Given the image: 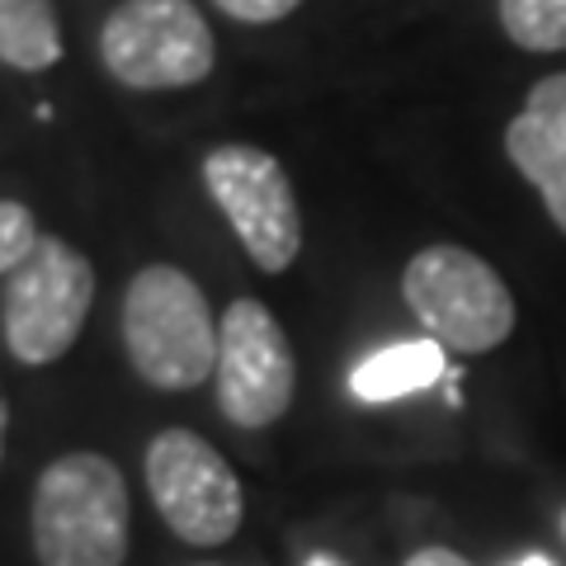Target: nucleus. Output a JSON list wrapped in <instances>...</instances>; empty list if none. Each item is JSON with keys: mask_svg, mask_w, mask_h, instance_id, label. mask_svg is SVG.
I'll return each mask as SVG.
<instances>
[{"mask_svg": "<svg viewBox=\"0 0 566 566\" xmlns=\"http://www.w3.org/2000/svg\"><path fill=\"white\" fill-rule=\"evenodd\" d=\"M33 553L43 566L128 562V482L95 449L62 453L33 486Z\"/></svg>", "mask_w": 566, "mask_h": 566, "instance_id": "1", "label": "nucleus"}, {"mask_svg": "<svg viewBox=\"0 0 566 566\" xmlns=\"http://www.w3.org/2000/svg\"><path fill=\"white\" fill-rule=\"evenodd\" d=\"M123 349L156 392H189L218 374V326L208 297L175 264H147L123 293Z\"/></svg>", "mask_w": 566, "mask_h": 566, "instance_id": "2", "label": "nucleus"}, {"mask_svg": "<svg viewBox=\"0 0 566 566\" xmlns=\"http://www.w3.org/2000/svg\"><path fill=\"white\" fill-rule=\"evenodd\" d=\"M401 297L430 340L453 354H486L515 335V293L463 245H424L401 274Z\"/></svg>", "mask_w": 566, "mask_h": 566, "instance_id": "3", "label": "nucleus"}, {"mask_svg": "<svg viewBox=\"0 0 566 566\" xmlns=\"http://www.w3.org/2000/svg\"><path fill=\"white\" fill-rule=\"evenodd\" d=\"M95 303V270L62 237H39V245L6 274L0 326L20 364L43 368L81 340V326Z\"/></svg>", "mask_w": 566, "mask_h": 566, "instance_id": "4", "label": "nucleus"}, {"mask_svg": "<svg viewBox=\"0 0 566 566\" xmlns=\"http://www.w3.org/2000/svg\"><path fill=\"white\" fill-rule=\"evenodd\" d=\"M99 57L128 91H185L212 71L218 43L193 0H123L99 29Z\"/></svg>", "mask_w": 566, "mask_h": 566, "instance_id": "5", "label": "nucleus"}, {"mask_svg": "<svg viewBox=\"0 0 566 566\" xmlns=\"http://www.w3.org/2000/svg\"><path fill=\"white\" fill-rule=\"evenodd\" d=\"M147 491L156 515L189 547H222L245 515L232 463L193 430H161L147 444Z\"/></svg>", "mask_w": 566, "mask_h": 566, "instance_id": "6", "label": "nucleus"}, {"mask_svg": "<svg viewBox=\"0 0 566 566\" xmlns=\"http://www.w3.org/2000/svg\"><path fill=\"white\" fill-rule=\"evenodd\" d=\"M203 185L222 218L232 222L237 241L245 245L264 274H283L303 251V212H297L293 180L270 151L227 142L212 147L203 161Z\"/></svg>", "mask_w": 566, "mask_h": 566, "instance_id": "7", "label": "nucleus"}, {"mask_svg": "<svg viewBox=\"0 0 566 566\" xmlns=\"http://www.w3.org/2000/svg\"><path fill=\"white\" fill-rule=\"evenodd\" d=\"M218 406L241 430H264L293 406L297 364L279 316L260 297H237L218 322Z\"/></svg>", "mask_w": 566, "mask_h": 566, "instance_id": "8", "label": "nucleus"}, {"mask_svg": "<svg viewBox=\"0 0 566 566\" xmlns=\"http://www.w3.org/2000/svg\"><path fill=\"white\" fill-rule=\"evenodd\" d=\"M505 156L538 189L547 218L566 232V71L543 76L505 123Z\"/></svg>", "mask_w": 566, "mask_h": 566, "instance_id": "9", "label": "nucleus"}, {"mask_svg": "<svg viewBox=\"0 0 566 566\" xmlns=\"http://www.w3.org/2000/svg\"><path fill=\"white\" fill-rule=\"evenodd\" d=\"M444 378H449V349L424 335V340L382 345L378 354H368L364 364H354L349 392L368 406H382V401H401L411 392H424V387H434Z\"/></svg>", "mask_w": 566, "mask_h": 566, "instance_id": "10", "label": "nucleus"}, {"mask_svg": "<svg viewBox=\"0 0 566 566\" xmlns=\"http://www.w3.org/2000/svg\"><path fill=\"white\" fill-rule=\"evenodd\" d=\"M0 62L14 71H48L62 62V29L52 0H0Z\"/></svg>", "mask_w": 566, "mask_h": 566, "instance_id": "11", "label": "nucleus"}, {"mask_svg": "<svg viewBox=\"0 0 566 566\" xmlns=\"http://www.w3.org/2000/svg\"><path fill=\"white\" fill-rule=\"evenodd\" d=\"M501 29L524 52H566V0H501Z\"/></svg>", "mask_w": 566, "mask_h": 566, "instance_id": "12", "label": "nucleus"}, {"mask_svg": "<svg viewBox=\"0 0 566 566\" xmlns=\"http://www.w3.org/2000/svg\"><path fill=\"white\" fill-rule=\"evenodd\" d=\"M39 222H33V212L14 199H0V274H10L14 264H20L33 245H39Z\"/></svg>", "mask_w": 566, "mask_h": 566, "instance_id": "13", "label": "nucleus"}, {"mask_svg": "<svg viewBox=\"0 0 566 566\" xmlns=\"http://www.w3.org/2000/svg\"><path fill=\"white\" fill-rule=\"evenodd\" d=\"M222 14H232L241 24H274L283 14H293L303 0H212Z\"/></svg>", "mask_w": 566, "mask_h": 566, "instance_id": "14", "label": "nucleus"}, {"mask_svg": "<svg viewBox=\"0 0 566 566\" xmlns=\"http://www.w3.org/2000/svg\"><path fill=\"white\" fill-rule=\"evenodd\" d=\"M406 566H472V562L453 553V547H420V553L406 557Z\"/></svg>", "mask_w": 566, "mask_h": 566, "instance_id": "15", "label": "nucleus"}, {"mask_svg": "<svg viewBox=\"0 0 566 566\" xmlns=\"http://www.w3.org/2000/svg\"><path fill=\"white\" fill-rule=\"evenodd\" d=\"M6 430H10V406L0 397V458H6Z\"/></svg>", "mask_w": 566, "mask_h": 566, "instance_id": "16", "label": "nucleus"}, {"mask_svg": "<svg viewBox=\"0 0 566 566\" xmlns=\"http://www.w3.org/2000/svg\"><path fill=\"white\" fill-rule=\"evenodd\" d=\"M515 566H557V562H553V557H543V553H528V557L515 562Z\"/></svg>", "mask_w": 566, "mask_h": 566, "instance_id": "17", "label": "nucleus"}, {"mask_svg": "<svg viewBox=\"0 0 566 566\" xmlns=\"http://www.w3.org/2000/svg\"><path fill=\"white\" fill-rule=\"evenodd\" d=\"M307 566H340V562H335V557H312Z\"/></svg>", "mask_w": 566, "mask_h": 566, "instance_id": "18", "label": "nucleus"}]
</instances>
